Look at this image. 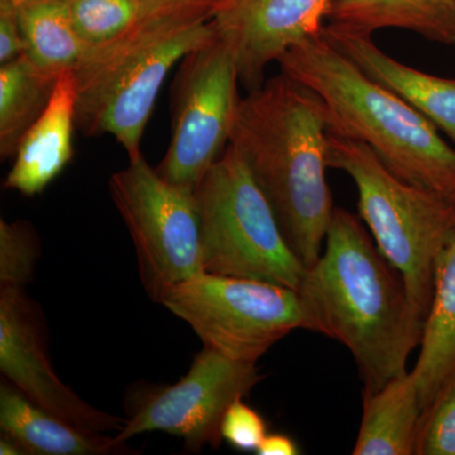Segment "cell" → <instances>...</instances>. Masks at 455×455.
Masks as SVG:
<instances>
[{
    "instance_id": "obj_1",
    "label": "cell",
    "mask_w": 455,
    "mask_h": 455,
    "mask_svg": "<svg viewBox=\"0 0 455 455\" xmlns=\"http://www.w3.org/2000/svg\"><path fill=\"white\" fill-rule=\"evenodd\" d=\"M307 329L352 353L363 391L406 373L420 347L419 322L405 280L368 235L361 218L334 208L324 250L299 287Z\"/></svg>"
},
{
    "instance_id": "obj_2",
    "label": "cell",
    "mask_w": 455,
    "mask_h": 455,
    "mask_svg": "<svg viewBox=\"0 0 455 455\" xmlns=\"http://www.w3.org/2000/svg\"><path fill=\"white\" fill-rule=\"evenodd\" d=\"M229 145L267 197L287 244L310 268L333 217L328 169L329 119L322 98L281 73L236 107Z\"/></svg>"
},
{
    "instance_id": "obj_3",
    "label": "cell",
    "mask_w": 455,
    "mask_h": 455,
    "mask_svg": "<svg viewBox=\"0 0 455 455\" xmlns=\"http://www.w3.org/2000/svg\"><path fill=\"white\" fill-rule=\"evenodd\" d=\"M277 62L281 73L322 98L331 133L364 143L407 184L455 197V148L429 119L362 73L322 31L293 44Z\"/></svg>"
},
{
    "instance_id": "obj_4",
    "label": "cell",
    "mask_w": 455,
    "mask_h": 455,
    "mask_svg": "<svg viewBox=\"0 0 455 455\" xmlns=\"http://www.w3.org/2000/svg\"><path fill=\"white\" fill-rule=\"evenodd\" d=\"M211 4L146 11L122 35L86 47L73 68L76 127L85 136H112L139 157L140 140L173 66L215 37Z\"/></svg>"
},
{
    "instance_id": "obj_5",
    "label": "cell",
    "mask_w": 455,
    "mask_h": 455,
    "mask_svg": "<svg viewBox=\"0 0 455 455\" xmlns=\"http://www.w3.org/2000/svg\"><path fill=\"white\" fill-rule=\"evenodd\" d=\"M328 164L355 181L359 218L405 280L412 309L425 326L440 259L455 236V197L407 184L370 147L331 132Z\"/></svg>"
},
{
    "instance_id": "obj_6",
    "label": "cell",
    "mask_w": 455,
    "mask_h": 455,
    "mask_svg": "<svg viewBox=\"0 0 455 455\" xmlns=\"http://www.w3.org/2000/svg\"><path fill=\"white\" fill-rule=\"evenodd\" d=\"M204 272L299 290L307 267L292 252L250 167L232 145L196 190Z\"/></svg>"
},
{
    "instance_id": "obj_7",
    "label": "cell",
    "mask_w": 455,
    "mask_h": 455,
    "mask_svg": "<svg viewBox=\"0 0 455 455\" xmlns=\"http://www.w3.org/2000/svg\"><path fill=\"white\" fill-rule=\"evenodd\" d=\"M204 347L235 361H257L295 329H307L298 290L265 281L203 274L161 296Z\"/></svg>"
},
{
    "instance_id": "obj_8",
    "label": "cell",
    "mask_w": 455,
    "mask_h": 455,
    "mask_svg": "<svg viewBox=\"0 0 455 455\" xmlns=\"http://www.w3.org/2000/svg\"><path fill=\"white\" fill-rule=\"evenodd\" d=\"M110 196L133 241L149 298L203 274L196 194L171 184L143 155L109 179Z\"/></svg>"
},
{
    "instance_id": "obj_9",
    "label": "cell",
    "mask_w": 455,
    "mask_h": 455,
    "mask_svg": "<svg viewBox=\"0 0 455 455\" xmlns=\"http://www.w3.org/2000/svg\"><path fill=\"white\" fill-rule=\"evenodd\" d=\"M235 57L215 36L180 62L172 86V131L158 173L196 190L229 145L241 97Z\"/></svg>"
},
{
    "instance_id": "obj_10",
    "label": "cell",
    "mask_w": 455,
    "mask_h": 455,
    "mask_svg": "<svg viewBox=\"0 0 455 455\" xmlns=\"http://www.w3.org/2000/svg\"><path fill=\"white\" fill-rule=\"evenodd\" d=\"M260 379L253 362L235 361L204 347L178 383L148 391L139 403L134 401L116 438L127 443L147 431H164L184 439L185 448L193 453L208 445L218 448L228 409L247 396Z\"/></svg>"
},
{
    "instance_id": "obj_11",
    "label": "cell",
    "mask_w": 455,
    "mask_h": 455,
    "mask_svg": "<svg viewBox=\"0 0 455 455\" xmlns=\"http://www.w3.org/2000/svg\"><path fill=\"white\" fill-rule=\"evenodd\" d=\"M0 372L36 405L76 427L119 433L127 423L89 405L59 379L40 310L22 286L0 289Z\"/></svg>"
},
{
    "instance_id": "obj_12",
    "label": "cell",
    "mask_w": 455,
    "mask_h": 455,
    "mask_svg": "<svg viewBox=\"0 0 455 455\" xmlns=\"http://www.w3.org/2000/svg\"><path fill=\"white\" fill-rule=\"evenodd\" d=\"M331 0H212L215 35L235 57L248 92L265 84L266 68L293 44L322 31Z\"/></svg>"
},
{
    "instance_id": "obj_13",
    "label": "cell",
    "mask_w": 455,
    "mask_h": 455,
    "mask_svg": "<svg viewBox=\"0 0 455 455\" xmlns=\"http://www.w3.org/2000/svg\"><path fill=\"white\" fill-rule=\"evenodd\" d=\"M322 35L362 73L423 114L455 145V80L401 64L379 50L372 36L334 25L323 27Z\"/></svg>"
},
{
    "instance_id": "obj_14",
    "label": "cell",
    "mask_w": 455,
    "mask_h": 455,
    "mask_svg": "<svg viewBox=\"0 0 455 455\" xmlns=\"http://www.w3.org/2000/svg\"><path fill=\"white\" fill-rule=\"evenodd\" d=\"M76 127V92L73 70L57 80L44 112L20 140L4 188L25 196L41 194L70 164Z\"/></svg>"
},
{
    "instance_id": "obj_15",
    "label": "cell",
    "mask_w": 455,
    "mask_h": 455,
    "mask_svg": "<svg viewBox=\"0 0 455 455\" xmlns=\"http://www.w3.org/2000/svg\"><path fill=\"white\" fill-rule=\"evenodd\" d=\"M0 429L16 439L27 454H136L116 436L84 429L42 409L8 381L0 385Z\"/></svg>"
},
{
    "instance_id": "obj_16",
    "label": "cell",
    "mask_w": 455,
    "mask_h": 455,
    "mask_svg": "<svg viewBox=\"0 0 455 455\" xmlns=\"http://www.w3.org/2000/svg\"><path fill=\"white\" fill-rule=\"evenodd\" d=\"M325 20L361 35L400 28L455 46V0H331Z\"/></svg>"
},
{
    "instance_id": "obj_17",
    "label": "cell",
    "mask_w": 455,
    "mask_h": 455,
    "mask_svg": "<svg viewBox=\"0 0 455 455\" xmlns=\"http://www.w3.org/2000/svg\"><path fill=\"white\" fill-rule=\"evenodd\" d=\"M363 414L355 455H414L423 415L411 372L395 377L379 390L362 392Z\"/></svg>"
},
{
    "instance_id": "obj_18",
    "label": "cell",
    "mask_w": 455,
    "mask_h": 455,
    "mask_svg": "<svg viewBox=\"0 0 455 455\" xmlns=\"http://www.w3.org/2000/svg\"><path fill=\"white\" fill-rule=\"evenodd\" d=\"M414 376L423 412L455 377V236L443 254Z\"/></svg>"
},
{
    "instance_id": "obj_19",
    "label": "cell",
    "mask_w": 455,
    "mask_h": 455,
    "mask_svg": "<svg viewBox=\"0 0 455 455\" xmlns=\"http://www.w3.org/2000/svg\"><path fill=\"white\" fill-rule=\"evenodd\" d=\"M26 53L44 73L73 70L86 46L77 35L70 0H33L17 9Z\"/></svg>"
},
{
    "instance_id": "obj_20",
    "label": "cell",
    "mask_w": 455,
    "mask_h": 455,
    "mask_svg": "<svg viewBox=\"0 0 455 455\" xmlns=\"http://www.w3.org/2000/svg\"><path fill=\"white\" fill-rule=\"evenodd\" d=\"M60 76L44 73L26 55L0 66V156L3 160L16 156L20 140L49 106Z\"/></svg>"
},
{
    "instance_id": "obj_21",
    "label": "cell",
    "mask_w": 455,
    "mask_h": 455,
    "mask_svg": "<svg viewBox=\"0 0 455 455\" xmlns=\"http://www.w3.org/2000/svg\"><path fill=\"white\" fill-rule=\"evenodd\" d=\"M70 8L75 28L86 47L118 37L146 12L140 0H70Z\"/></svg>"
},
{
    "instance_id": "obj_22",
    "label": "cell",
    "mask_w": 455,
    "mask_h": 455,
    "mask_svg": "<svg viewBox=\"0 0 455 455\" xmlns=\"http://www.w3.org/2000/svg\"><path fill=\"white\" fill-rule=\"evenodd\" d=\"M40 244L26 221L0 220V286H25L31 283Z\"/></svg>"
},
{
    "instance_id": "obj_23",
    "label": "cell",
    "mask_w": 455,
    "mask_h": 455,
    "mask_svg": "<svg viewBox=\"0 0 455 455\" xmlns=\"http://www.w3.org/2000/svg\"><path fill=\"white\" fill-rule=\"evenodd\" d=\"M416 455H455V377L423 412Z\"/></svg>"
},
{
    "instance_id": "obj_24",
    "label": "cell",
    "mask_w": 455,
    "mask_h": 455,
    "mask_svg": "<svg viewBox=\"0 0 455 455\" xmlns=\"http://www.w3.org/2000/svg\"><path fill=\"white\" fill-rule=\"evenodd\" d=\"M221 436L236 451H257L267 436V427L262 416L241 398L228 409L221 424Z\"/></svg>"
},
{
    "instance_id": "obj_25",
    "label": "cell",
    "mask_w": 455,
    "mask_h": 455,
    "mask_svg": "<svg viewBox=\"0 0 455 455\" xmlns=\"http://www.w3.org/2000/svg\"><path fill=\"white\" fill-rule=\"evenodd\" d=\"M26 53L25 38L18 20L17 9L0 3V66Z\"/></svg>"
},
{
    "instance_id": "obj_26",
    "label": "cell",
    "mask_w": 455,
    "mask_h": 455,
    "mask_svg": "<svg viewBox=\"0 0 455 455\" xmlns=\"http://www.w3.org/2000/svg\"><path fill=\"white\" fill-rule=\"evenodd\" d=\"M256 453L259 455H296L300 453V449L290 436L283 435V434H269L263 439L262 444L259 445Z\"/></svg>"
},
{
    "instance_id": "obj_27",
    "label": "cell",
    "mask_w": 455,
    "mask_h": 455,
    "mask_svg": "<svg viewBox=\"0 0 455 455\" xmlns=\"http://www.w3.org/2000/svg\"><path fill=\"white\" fill-rule=\"evenodd\" d=\"M146 11L152 9L180 7V5L212 4V0H140Z\"/></svg>"
},
{
    "instance_id": "obj_28",
    "label": "cell",
    "mask_w": 455,
    "mask_h": 455,
    "mask_svg": "<svg viewBox=\"0 0 455 455\" xmlns=\"http://www.w3.org/2000/svg\"><path fill=\"white\" fill-rule=\"evenodd\" d=\"M0 454L25 455L27 451L16 439L12 438L8 434L2 433V438H0Z\"/></svg>"
},
{
    "instance_id": "obj_29",
    "label": "cell",
    "mask_w": 455,
    "mask_h": 455,
    "mask_svg": "<svg viewBox=\"0 0 455 455\" xmlns=\"http://www.w3.org/2000/svg\"><path fill=\"white\" fill-rule=\"evenodd\" d=\"M33 2V0H2L3 4H7L9 7L18 9L22 7V5L27 4V3Z\"/></svg>"
}]
</instances>
